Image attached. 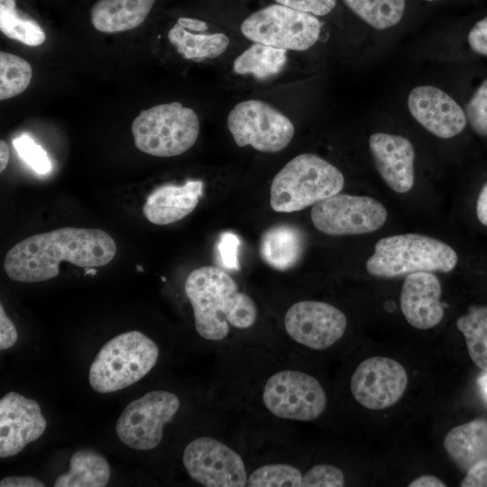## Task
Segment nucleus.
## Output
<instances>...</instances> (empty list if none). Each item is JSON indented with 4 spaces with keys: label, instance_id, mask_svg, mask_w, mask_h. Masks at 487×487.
<instances>
[{
    "label": "nucleus",
    "instance_id": "1",
    "mask_svg": "<svg viewBox=\"0 0 487 487\" xmlns=\"http://www.w3.org/2000/svg\"><path fill=\"white\" fill-rule=\"evenodd\" d=\"M116 253V244L101 229L63 227L31 235L6 253L4 269L15 281L39 282L56 277L60 263L81 268L102 267Z\"/></svg>",
    "mask_w": 487,
    "mask_h": 487
},
{
    "label": "nucleus",
    "instance_id": "2",
    "mask_svg": "<svg viewBox=\"0 0 487 487\" xmlns=\"http://www.w3.org/2000/svg\"><path fill=\"white\" fill-rule=\"evenodd\" d=\"M184 289L193 308L196 330L207 340H223L230 326L245 329L257 319L253 299L240 292L234 279L218 267L202 266L192 271Z\"/></svg>",
    "mask_w": 487,
    "mask_h": 487
},
{
    "label": "nucleus",
    "instance_id": "3",
    "mask_svg": "<svg viewBox=\"0 0 487 487\" xmlns=\"http://www.w3.org/2000/svg\"><path fill=\"white\" fill-rule=\"evenodd\" d=\"M343 173L321 157L299 154L275 175L271 185L270 204L276 212L291 213L340 193Z\"/></svg>",
    "mask_w": 487,
    "mask_h": 487
},
{
    "label": "nucleus",
    "instance_id": "4",
    "mask_svg": "<svg viewBox=\"0 0 487 487\" xmlns=\"http://www.w3.org/2000/svg\"><path fill=\"white\" fill-rule=\"evenodd\" d=\"M457 260L455 251L442 241L404 234L380 239L365 267L374 277L395 278L419 271L449 272Z\"/></svg>",
    "mask_w": 487,
    "mask_h": 487
},
{
    "label": "nucleus",
    "instance_id": "5",
    "mask_svg": "<svg viewBox=\"0 0 487 487\" xmlns=\"http://www.w3.org/2000/svg\"><path fill=\"white\" fill-rule=\"evenodd\" d=\"M158 345L139 331L120 334L106 342L89 368L90 386L99 393L123 390L143 378L156 364Z\"/></svg>",
    "mask_w": 487,
    "mask_h": 487
},
{
    "label": "nucleus",
    "instance_id": "6",
    "mask_svg": "<svg viewBox=\"0 0 487 487\" xmlns=\"http://www.w3.org/2000/svg\"><path fill=\"white\" fill-rule=\"evenodd\" d=\"M136 148L156 157H173L189 150L199 133L197 114L179 102L142 111L132 124Z\"/></svg>",
    "mask_w": 487,
    "mask_h": 487
},
{
    "label": "nucleus",
    "instance_id": "7",
    "mask_svg": "<svg viewBox=\"0 0 487 487\" xmlns=\"http://www.w3.org/2000/svg\"><path fill=\"white\" fill-rule=\"evenodd\" d=\"M240 29L253 42L300 51L317 42L321 23L313 14L276 3L251 14Z\"/></svg>",
    "mask_w": 487,
    "mask_h": 487
},
{
    "label": "nucleus",
    "instance_id": "8",
    "mask_svg": "<svg viewBox=\"0 0 487 487\" xmlns=\"http://www.w3.org/2000/svg\"><path fill=\"white\" fill-rule=\"evenodd\" d=\"M262 400L273 416L297 421L317 418L327 403L320 382L297 370H281L271 375L263 386Z\"/></svg>",
    "mask_w": 487,
    "mask_h": 487
},
{
    "label": "nucleus",
    "instance_id": "9",
    "mask_svg": "<svg viewBox=\"0 0 487 487\" xmlns=\"http://www.w3.org/2000/svg\"><path fill=\"white\" fill-rule=\"evenodd\" d=\"M227 127L240 147L251 145L262 152L285 149L294 136L292 122L271 105L258 99L236 104L227 116Z\"/></svg>",
    "mask_w": 487,
    "mask_h": 487
},
{
    "label": "nucleus",
    "instance_id": "10",
    "mask_svg": "<svg viewBox=\"0 0 487 487\" xmlns=\"http://www.w3.org/2000/svg\"><path fill=\"white\" fill-rule=\"evenodd\" d=\"M178 396L167 391H152L130 402L117 419L118 438L135 450L156 447L163 436V427L179 410Z\"/></svg>",
    "mask_w": 487,
    "mask_h": 487
},
{
    "label": "nucleus",
    "instance_id": "11",
    "mask_svg": "<svg viewBox=\"0 0 487 487\" xmlns=\"http://www.w3.org/2000/svg\"><path fill=\"white\" fill-rule=\"evenodd\" d=\"M387 210L378 200L365 196L335 194L311 208V221L328 235L363 234L381 228Z\"/></svg>",
    "mask_w": 487,
    "mask_h": 487
},
{
    "label": "nucleus",
    "instance_id": "12",
    "mask_svg": "<svg viewBox=\"0 0 487 487\" xmlns=\"http://www.w3.org/2000/svg\"><path fill=\"white\" fill-rule=\"evenodd\" d=\"M182 461L190 478L203 486H246L248 474L243 458L216 438L200 436L190 441Z\"/></svg>",
    "mask_w": 487,
    "mask_h": 487
},
{
    "label": "nucleus",
    "instance_id": "13",
    "mask_svg": "<svg viewBox=\"0 0 487 487\" xmlns=\"http://www.w3.org/2000/svg\"><path fill=\"white\" fill-rule=\"evenodd\" d=\"M345 315L333 305L315 300L299 301L289 307L284 326L296 343L315 350L335 344L345 334Z\"/></svg>",
    "mask_w": 487,
    "mask_h": 487
},
{
    "label": "nucleus",
    "instance_id": "14",
    "mask_svg": "<svg viewBox=\"0 0 487 487\" xmlns=\"http://www.w3.org/2000/svg\"><path fill=\"white\" fill-rule=\"evenodd\" d=\"M408 385L405 368L397 361L375 356L365 359L354 370L350 389L363 407L378 410L394 405Z\"/></svg>",
    "mask_w": 487,
    "mask_h": 487
},
{
    "label": "nucleus",
    "instance_id": "15",
    "mask_svg": "<svg viewBox=\"0 0 487 487\" xmlns=\"http://www.w3.org/2000/svg\"><path fill=\"white\" fill-rule=\"evenodd\" d=\"M47 421L39 403L17 392L0 400V457L20 453L44 432Z\"/></svg>",
    "mask_w": 487,
    "mask_h": 487
},
{
    "label": "nucleus",
    "instance_id": "16",
    "mask_svg": "<svg viewBox=\"0 0 487 487\" xmlns=\"http://www.w3.org/2000/svg\"><path fill=\"white\" fill-rule=\"evenodd\" d=\"M408 107L418 123L439 138H452L466 125V115L461 106L449 95L432 86L414 87L408 97Z\"/></svg>",
    "mask_w": 487,
    "mask_h": 487
},
{
    "label": "nucleus",
    "instance_id": "17",
    "mask_svg": "<svg viewBox=\"0 0 487 487\" xmlns=\"http://www.w3.org/2000/svg\"><path fill=\"white\" fill-rule=\"evenodd\" d=\"M374 165L385 183L395 192L406 193L414 184L415 151L403 136L375 133L369 139Z\"/></svg>",
    "mask_w": 487,
    "mask_h": 487
},
{
    "label": "nucleus",
    "instance_id": "18",
    "mask_svg": "<svg viewBox=\"0 0 487 487\" xmlns=\"http://www.w3.org/2000/svg\"><path fill=\"white\" fill-rule=\"evenodd\" d=\"M440 296L441 284L434 273L407 275L400 292V308L407 322L421 330L438 325L445 313Z\"/></svg>",
    "mask_w": 487,
    "mask_h": 487
},
{
    "label": "nucleus",
    "instance_id": "19",
    "mask_svg": "<svg viewBox=\"0 0 487 487\" xmlns=\"http://www.w3.org/2000/svg\"><path fill=\"white\" fill-rule=\"evenodd\" d=\"M201 180H187L183 185L164 184L155 188L142 207L146 219L165 225L178 222L190 214L203 195Z\"/></svg>",
    "mask_w": 487,
    "mask_h": 487
},
{
    "label": "nucleus",
    "instance_id": "20",
    "mask_svg": "<svg viewBox=\"0 0 487 487\" xmlns=\"http://www.w3.org/2000/svg\"><path fill=\"white\" fill-rule=\"evenodd\" d=\"M305 244V234L298 226L290 224L275 225L263 232L260 241V253L269 266L287 271L300 261Z\"/></svg>",
    "mask_w": 487,
    "mask_h": 487
},
{
    "label": "nucleus",
    "instance_id": "21",
    "mask_svg": "<svg viewBox=\"0 0 487 487\" xmlns=\"http://www.w3.org/2000/svg\"><path fill=\"white\" fill-rule=\"evenodd\" d=\"M155 0H98L91 8L93 26L102 32H121L141 25Z\"/></svg>",
    "mask_w": 487,
    "mask_h": 487
},
{
    "label": "nucleus",
    "instance_id": "22",
    "mask_svg": "<svg viewBox=\"0 0 487 487\" xmlns=\"http://www.w3.org/2000/svg\"><path fill=\"white\" fill-rule=\"evenodd\" d=\"M444 447L460 469L468 471L487 458V419L476 418L453 427L445 436Z\"/></svg>",
    "mask_w": 487,
    "mask_h": 487
},
{
    "label": "nucleus",
    "instance_id": "23",
    "mask_svg": "<svg viewBox=\"0 0 487 487\" xmlns=\"http://www.w3.org/2000/svg\"><path fill=\"white\" fill-rule=\"evenodd\" d=\"M111 471L106 459L100 454L81 449L69 460V470L54 482L55 487H104L110 479Z\"/></svg>",
    "mask_w": 487,
    "mask_h": 487
},
{
    "label": "nucleus",
    "instance_id": "24",
    "mask_svg": "<svg viewBox=\"0 0 487 487\" xmlns=\"http://www.w3.org/2000/svg\"><path fill=\"white\" fill-rule=\"evenodd\" d=\"M287 63V50L254 42L235 58L233 70L260 80L277 76Z\"/></svg>",
    "mask_w": 487,
    "mask_h": 487
},
{
    "label": "nucleus",
    "instance_id": "25",
    "mask_svg": "<svg viewBox=\"0 0 487 487\" xmlns=\"http://www.w3.org/2000/svg\"><path fill=\"white\" fill-rule=\"evenodd\" d=\"M168 39L184 59L198 61L217 58L229 45L224 33L194 34L178 23L169 31Z\"/></svg>",
    "mask_w": 487,
    "mask_h": 487
},
{
    "label": "nucleus",
    "instance_id": "26",
    "mask_svg": "<svg viewBox=\"0 0 487 487\" xmlns=\"http://www.w3.org/2000/svg\"><path fill=\"white\" fill-rule=\"evenodd\" d=\"M456 326L465 338L473 363L487 371V306H471L468 312L457 319Z\"/></svg>",
    "mask_w": 487,
    "mask_h": 487
},
{
    "label": "nucleus",
    "instance_id": "27",
    "mask_svg": "<svg viewBox=\"0 0 487 487\" xmlns=\"http://www.w3.org/2000/svg\"><path fill=\"white\" fill-rule=\"evenodd\" d=\"M0 30L6 37L28 46H39L46 38L35 20L17 10L14 0H0Z\"/></svg>",
    "mask_w": 487,
    "mask_h": 487
},
{
    "label": "nucleus",
    "instance_id": "28",
    "mask_svg": "<svg viewBox=\"0 0 487 487\" xmlns=\"http://www.w3.org/2000/svg\"><path fill=\"white\" fill-rule=\"evenodd\" d=\"M360 19L377 30L398 24L405 12V0H343Z\"/></svg>",
    "mask_w": 487,
    "mask_h": 487
},
{
    "label": "nucleus",
    "instance_id": "29",
    "mask_svg": "<svg viewBox=\"0 0 487 487\" xmlns=\"http://www.w3.org/2000/svg\"><path fill=\"white\" fill-rule=\"evenodd\" d=\"M32 76L31 65L14 54L0 52V99L14 97L29 86Z\"/></svg>",
    "mask_w": 487,
    "mask_h": 487
},
{
    "label": "nucleus",
    "instance_id": "30",
    "mask_svg": "<svg viewBox=\"0 0 487 487\" xmlns=\"http://www.w3.org/2000/svg\"><path fill=\"white\" fill-rule=\"evenodd\" d=\"M303 473L289 464H269L260 466L248 475L249 487H301Z\"/></svg>",
    "mask_w": 487,
    "mask_h": 487
},
{
    "label": "nucleus",
    "instance_id": "31",
    "mask_svg": "<svg viewBox=\"0 0 487 487\" xmlns=\"http://www.w3.org/2000/svg\"><path fill=\"white\" fill-rule=\"evenodd\" d=\"M13 145L20 158L37 173L46 174L51 170L47 152L27 134L15 138Z\"/></svg>",
    "mask_w": 487,
    "mask_h": 487
},
{
    "label": "nucleus",
    "instance_id": "32",
    "mask_svg": "<svg viewBox=\"0 0 487 487\" xmlns=\"http://www.w3.org/2000/svg\"><path fill=\"white\" fill-rule=\"evenodd\" d=\"M464 113L473 130L480 135L487 136V79L475 90Z\"/></svg>",
    "mask_w": 487,
    "mask_h": 487
},
{
    "label": "nucleus",
    "instance_id": "33",
    "mask_svg": "<svg viewBox=\"0 0 487 487\" xmlns=\"http://www.w3.org/2000/svg\"><path fill=\"white\" fill-rule=\"evenodd\" d=\"M345 474L341 469L327 464L309 468L302 476L301 487H342Z\"/></svg>",
    "mask_w": 487,
    "mask_h": 487
},
{
    "label": "nucleus",
    "instance_id": "34",
    "mask_svg": "<svg viewBox=\"0 0 487 487\" xmlns=\"http://www.w3.org/2000/svg\"><path fill=\"white\" fill-rule=\"evenodd\" d=\"M275 2L315 16L328 14L336 5V0H275Z\"/></svg>",
    "mask_w": 487,
    "mask_h": 487
},
{
    "label": "nucleus",
    "instance_id": "35",
    "mask_svg": "<svg viewBox=\"0 0 487 487\" xmlns=\"http://www.w3.org/2000/svg\"><path fill=\"white\" fill-rule=\"evenodd\" d=\"M239 240L236 235L231 233H224L218 244L219 255L223 265L229 269L237 267V249Z\"/></svg>",
    "mask_w": 487,
    "mask_h": 487
},
{
    "label": "nucleus",
    "instance_id": "36",
    "mask_svg": "<svg viewBox=\"0 0 487 487\" xmlns=\"http://www.w3.org/2000/svg\"><path fill=\"white\" fill-rule=\"evenodd\" d=\"M468 42L474 52L487 57V16L473 26L468 33Z\"/></svg>",
    "mask_w": 487,
    "mask_h": 487
},
{
    "label": "nucleus",
    "instance_id": "37",
    "mask_svg": "<svg viewBox=\"0 0 487 487\" xmlns=\"http://www.w3.org/2000/svg\"><path fill=\"white\" fill-rule=\"evenodd\" d=\"M18 339L15 326L6 316L4 307L0 305V349L6 350L12 347Z\"/></svg>",
    "mask_w": 487,
    "mask_h": 487
},
{
    "label": "nucleus",
    "instance_id": "38",
    "mask_svg": "<svg viewBox=\"0 0 487 487\" xmlns=\"http://www.w3.org/2000/svg\"><path fill=\"white\" fill-rule=\"evenodd\" d=\"M462 487H487V458L473 464L466 471L461 482Z\"/></svg>",
    "mask_w": 487,
    "mask_h": 487
},
{
    "label": "nucleus",
    "instance_id": "39",
    "mask_svg": "<svg viewBox=\"0 0 487 487\" xmlns=\"http://www.w3.org/2000/svg\"><path fill=\"white\" fill-rule=\"evenodd\" d=\"M1 487H44L45 484L32 476H8L0 481Z\"/></svg>",
    "mask_w": 487,
    "mask_h": 487
},
{
    "label": "nucleus",
    "instance_id": "40",
    "mask_svg": "<svg viewBox=\"0 0 487 487\" xmlns=\"http://www.w3.org/2000/svg\"><path fill=\"white\" fill-rule=\"evenodd\" d=\"M478 220L487 226V182L482 186L476 202Z\"/></svg>",
    "mask_w": 487,
    "mask_h": 487
},
{
    "label": "nucleus",
    "instance_id": "41",
    "mask_svg": "<svg viewBox=\"0 0 487 487\" xmlns=\"http://www.w3.org/2000/svg\"><path fill=\"white\" fill-rule=\"evenodd\" d=\"M446 484L433 475H421L409 483V487H446Z\"/></svg>",
    "mask_w": 487,
    "mask_h": 487
},
{
    "label": "nucleus",
    "instance_id": "42",
    "mask_svg": "<svg viewBox=\"0 0 487 487\" xmlns=\"http://www.w3.org/2000/svg\"><path fill=\"white\" fill-rule=\"evenodd\" d=\"M178 23L185 29H188L195 32H203L207 29V24L198 19L180 17L178 19Z\"/></svg>",
    "mask_w": 487,
    "mask_h": 487
},
{
    "label": "nucleus",
    "instance_id": "43",
    "mask_svg": "<svg viewBox=\"0 0 487 487\" xmlns=\"http://www.w3.org/2000/svg\"><path fill=\"white\" fill-rule=\"evenodd\" d=\"M10 157V149L5 141L0 142V171L3 172L6 168Z\"/></svg>",
    "mask_w": 487,
    "mask_h": 487
},
{
    "label": "nucleus",
    "instance_id": "44",
    "mask_svg": "<svg viewBox=\"0 0 487 487\" xmlns=\"http://www.w3.org/2000/svg\"><path fill=\"white\" fill-rule=\"evenodd\" d=\"M477 384L481 390V392L487 401V371L483 372L477 380Z\"/></svg>",
    "mask_w": 487,
    "mask_h": 487
},
{
    "label": "nucleus",
    "instance_id": "45",
    "mask_svg": "<svg viewBox=\"0 0 487 487\" xmlns=\"http://www.w3.org/2000/svg\"><path fill=\"white\" fill-rule=\"evenodd\" d=\"M96 273V270L95 268H86L84 275H95Z\"/></svg>",
    "mask_w": 487,
    "mask_h": 487
},
{
    "label": "nucleus",
    "instance_id": "46",
    "mask_svg": "<svg viewBox=\"0 0 487 487\" xmlns=\"http://www.w3.org/2000/svg\"><path fill=\"white\" fill-rule=\"evenodd\" d=\"M137 270H138L139 271H143V269H142V266H140V265H137Z\"/></svg>",
    "mask_w": 487,
    "mask_h": 487
},
{
    "label": "nucleus",
    "instance_id": "47",
    "mask_svg": "<svg viewBox=\"0 0 487 487\" xmlns=\"http://www.w3.org/2000/svg\"><path fill=\"white\" fill-rule=\"evenodd\" d=\"M426 1H428V2H433V1H436V0H426Z\"/></svg>",
    "mask_w": 487,
    "mask_h": 487
}]
</instances>
